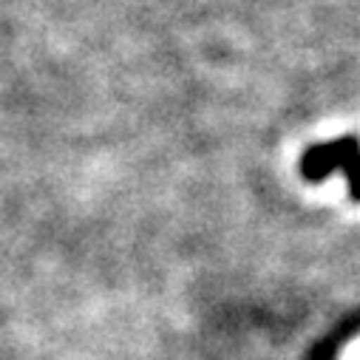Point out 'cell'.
<instances>
[{
  "label": "cell",
  "instance_id": "obj_1",
  "mask_svg": "<svg viewBox=\"0 0 360 360\" xmlns=\"http://www.w3.org/2000/svg\"><path fill=\"white\" fill-rule=\"evenodd\" d=\"M346 173L352 199L360 202V145L357 139H335L326 145H315L301 159V173L307 179H323L329 173Z\"/></svg>",
  "mask_w": 360,
  "mask_h": 360
}]
</instances>
